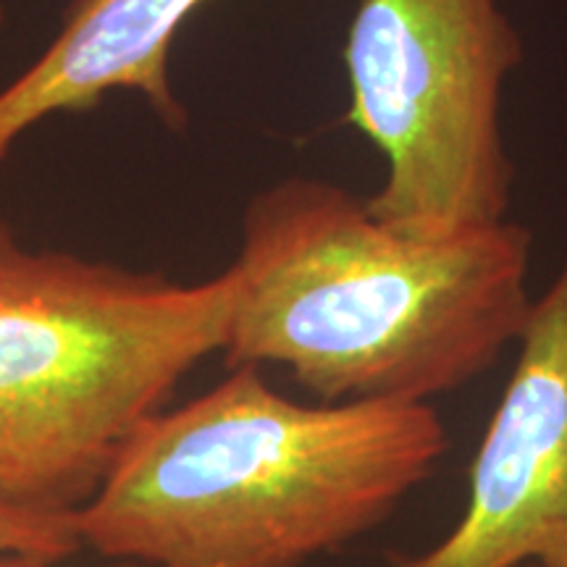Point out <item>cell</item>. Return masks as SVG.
Returning a JSON list of instances; mask_svg holds the SVG:
<instances>
[{
    "label": "cell",
    "instance_id": "cell-4",
    "mask_svg": "<svg viewBox=\"0 0 567 567\" xmlns=\"http://www.w3.org/2000/svg\"><path fill=\"white\" fill-rule=\"evenodd\" d=\"M526 45L499 0H360L344 40L347 122L386 163L379 221L442 239L507 221L505 90Z\"/></svg>",
    "mask_w": 567,
    "mask_h": 567
},
{
    "label": "cell",
    "instance_id": "cell-2",
    "mask_svg": "<svg viewBox=\"0 0 567 567\" xmlns=\"http://www.w3.org/2000/svg\"><path fill=\"white\" fill-rule=\"evenodd\" d=\"M446 450L434 405H305L239 365L142 425L76 528L147 567H305L384 526Z\"/></svg>",
    "mask_w": 567,
    "mask_h": 567
},
{
    "label": "cell",
    "instance_id": "cell-7",
    "mask_svg": "<svg viewBox=\"0 0 567 567\" xmlns=\"http://www.w3.org/2000/svg\"><path fill=\"white\" fill-rule=\"evenodd\" d=\"M80 549L76 515H38L0 507V555H27L59 565Z\"/></svg>",
    "mask_w": 567,
    "mask_h": 567
},
{
    "label": "cell",
    "instance_id": "cell-3",
    "mask_svg": "<svg viewBox=\"0 0 567 567\" xmlns=\"http://www.w3.org/2000/svg\"><path fill=\"white\" fill-rule=\"evenodd\" d=\"M237 268L174 284L24 247L0 216V507L76 515L179 381L221 352Z\"/></svg>",
    "mask_w": 567,
    "mask_h": 567
},
{
    "label": "cell",
    "instance_id": "cell-10",
    "mask_svg": "<svg viewBox=\"0 0 567 567\" xmlns=\"http://www.w3.org/2000/svg\"><path fill=\"white\" fill-rule=\"evenodd\" d=\"M520 567H538L536 563H528V565H520Z\"/></svg>",
    "mask_w": 567,
    "mask_h": 567
},
{
    "label": "cell",
    "instance_id": "cell-8",
    "mask_svg": "<svg viewBox=\"0 0 567 567\" xmlns=\"http://www.w3.org/2000/svg\"><path fill=\"white\" fill-rule=\"evenodd\" d=\"M538 567H567V534H563L549 544L536 559Z\"/></svg>",
    "mask_w": 567,
    "mask_h": 567
},
{
    "label": "cell",
    "instance_id": "cell-6",
    "mask_svg": "<svg viewBox=\"0 0 567 567\" xmlns=\"http://www.w3.org/2000/svg\"><path fill=\"white\" fill-rule=\"evenodd\" d=\"M208 0H76L32 66L0 90V158L42 118L80 113L116 90L140 92L168 126L187 113L172 90L176 32Z\"/></svg>",
    "mask_w": 567,
    "mask_h": 567
},
{
    "label": "cell",
    "instance_id": "cell-9",
    "mask_svg": "<svg viewBox=\"0 0 567 567\" xmlns=\"http://www.w3.org/2000/svg\"><path fill=\"white\" fill-rule=\"evenodd\" d=\"M0 567H53L51 563H42V559L27 557V555H0ZM118 567H147L137 563H124Z\"/></svg>",
    "mask_w": 567,
    "mask_h": 567
},
{
    "label": "cell",
    "instance_id": "cell-1",
    "mask_svg": "<svg viewBox=\"0 0 567 567\" xmlns=\"http://www.w3.org/2000/svg\"><path fill=\"white\" fill-rule=\"evenodd\" d=\"M534 234L513 221L410 237L368 197L289 176L243 216L226 365H279L318 402L431 405L515 347Z\"/></svg>",
    "mask_w": 567,
    "mask_h": 567
},
{
    "label": "cell",
    "instance_id": "cell-5",
    "mask_svg": "<svg viewBox=\"0 0 567 567\" xmlns=\"http://www.w3.org/2000/svg\"><path fill=\"white\" fill-rule=\"evenodd\" d=\"M515 350L463 515L434 547L394 555L389 567H520L567 534V250Z\"/></svg>",
    "mask_w": 567,
    "mask_h": 567
},
{
    "label": "cell",
    "instance_id": "cell-11",
    "mask_svg": "<svg viewBox=\"0 0 567 567\" xmlns=\"http://www.w3.org/2000/svg\"><path fill=\"white\" fill-rule=\"evenodd\" d=\"M0 24H3V9H0Z\"/></svg>",
    "mask_w": 567,
    "mask_h": 567
}]
</instances>
